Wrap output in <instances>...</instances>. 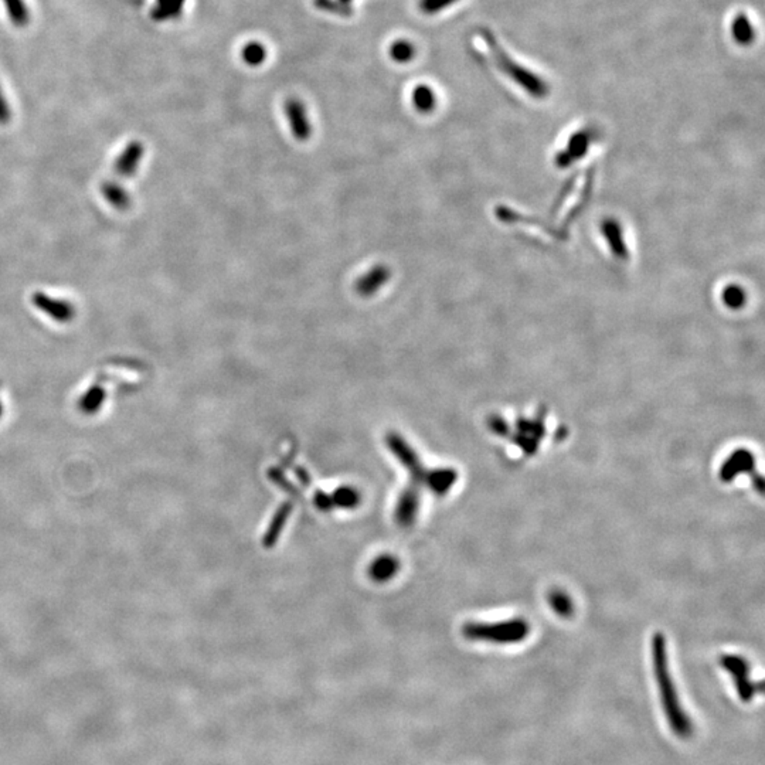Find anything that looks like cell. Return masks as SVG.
Returning a JSON list of instances; mask_svg holds the SVG:
<instances>
[{
	"mask_svg": "<svg viewBox=\"0 0 765 765\" xmlns=\"http://www.w3.org/2000/svg\"><path fill=\"white\" fill-rule=\"evenodd\" d=\"M665 639L658 636L653 643V666H655V676L659 687V693L662 697V706L665 709L666 719L672 727V730L679 737H689L692 734V723L687 717V714L683 712L680 700L677 697V692L675 687V683L672 680L669 665H668V656H666V648H665Z\"/></svg>",
	"mask_w": 765,
	"mask_h": 765,
	"instance_id": "1",
	"label": "cell"
},
{
	"mask_svg": "<svg viewBox=\"0 0 765 765\" xmlns=\"http://www.w3.org/2000/svg\"><path fill=\"white\" fill-rule=\"evenodd\" d=\"M479 34L483 38L492 56V60L505 75H507L513 83H516L520 88H523L529 95L534 98H544L549 94L547 83L533 71L527 70L524 65L515 61L512 56L500 47L490 30L480 28Z\"/></svg>",
	"mask_w": 765,
	"mask_h": 765,
	"instance_id": "2",
	"label": "cell"
},
{
	"mask_svg": "<svg viewBox=\"0 0 765 765\" xmlns=\"http://www.w3.org/2000/svg\"><path fill=\"white\" fill-rule=\"evenodd\" d=\"M469 639L490 640V642H517L527 633L526 622L510 621L495 625H469L465 629Z\"/></svg>",
	"mask_w": 765,
	"mask_h": 765,
	"instance_id": "3",
	"label": "cell"
},
{
	"mask_svg": "<svg viewBox=\"0 0 765 765\" xmlns=\"http://www.w3.org/2000/svg\"><path fill=\"white\" fill-rule=\"evenodd\" d=\"M391 275L393 273L389 265L377 264L354 281L353 291L360 298H373L380 290L384 288V285L390 281Z\"/></svg>",
	"mask_w": 765,
	"mask_h": 765,
	"instance_id": "4",
	"label": "cell"
},
{
	"mask_svg": "<svg viewBox=\"0 0 765 765\" xmlns=\"http://www.w3.org/2000/svg\"><path fill=\"white\" fill-rule=\"evenodd\" d=\"M284 112H285V117H287V121H288V125L294 138L300 142L309 141L313 130L307 118L305 104L301 100L291 97L285 101Z\"/></svg>",
	"mask_w": 765,
	"mask_h": 765,
	"instance_id": "5",
	"label": "cell"
},
{
	"mask_svg": "<svg viewBox=\"0 0 765 765\" xmlns=\"http://www.w3.org/2000/svg\"><path fill=\"white\" fill-rule=\"evenodd\" d=\"M144 153H145V148L141 142L138 141H134V142H130L125 149L121 152V154L117 157L115 163H114V180L122 183L124 179H130L132 177L141 162H142V157H144Z\"/></svg>",
	"mask_w": 765,
	"mask_h": 765,
	"instance_id": "6",
	"label": "cell"
},
{
	"mask_svg": "<svg viewBox=\"0 0 765 765\" xmlns=\"http://www.w3.org/2000/svg\"><path fill=\"white\" fill-rule=\"evenodd\" d=\"M31 301L38 310H41L43 313H46L50 319L56 322L67 323L73 320L75 316V307L65 300L53 298L44 292H36Z\"/></svg>",
	"mask_w": 765,
	"mask_h": 765,
	"instance_id": "7",
	"label": "cell"
},
{
	"mask_svg": "<svg viewBox=\"0 0 765 765\" xmlns=\"http://www.w3.org/2000/svg\"><path fill=\"white\" fill-rule=\"evenodd\" d=\"M724 665L727 668V670L730 673H733L734 679H736V686L739 689V693H740V697L743 700H751V697L754 696V686L753 683L750 682L749 679V666L746 665L744 660L736 658V656H732V658H727L724 660Z\"/></svg>",
	"mask_w": 765,
	"mask_h": 765,
	"instance_id": "8",
	"label": "cell"
},
{
	"mask_svg": "<svg viewBox=\"0 0 765 765\" xmlns=\"http://www.w3.org/2000/svg\"><path fill=\"white\" fill-rule=\"evenodd\" d=\"M101 193L104 196V199L117 210H128L131 207V196L130 193L124 189L122 183L114 180V179H110L107 181L102 183L101 186Z\"/></svg>",
	"mask_w": 765,
	"mask_h": 765,
	"instance_id": "9",
	"label": "cell"
},
{
	"mask_svg": "<svg viewBox=\"0 0 765 765\" xmlns=\"http://www.w3.org/2000/svg\"><path fill=\"white\" fill-rule=\"evenodd\" d=\"M733 40L740 46H750L756 38V30L746 13H739L732 23Z\"/></svg>",
	"mask_w": 765,
	"mask_h": 765,
	"instance_id": "10",
	"label": "cell"
},
{
	"mask_svg": "<svg viewBox=\"0 0 765 765\" xmlns=\"http://www.w3.org/2000/svg\"><path fill=\"white\" fill-rule=\"evenodd\" d=\"M411 101L414 108L421 114H430L437 107V95L430 85L420 84L413 90Z\"/></svg>",
	"mask_w": 765,
	"mask_h": 765,
	"instance_id": "11",
	"label": "cell"
},
{
	"mask_svg": "<svg viewBox=\"0 0 765 765\" xmlns=\"http://www.w3.org/2000/svg\"><path fill=\"white\" fill-rule=\"evenodd\" d=\"M416 47L411 41L406 40V38H400V40H396L391 43L390 46V50H389V54L390 57L396 61V63H400V64H406V63H410L414 57H416Z\"/></svg>",
	"mask_w": 765,
	"mask_h": 765,
	"instance_id": "12",
	"label": "cell"
},
{
	"mask_svg": "<svg viewBox=\"0 0 765 765\" xmlns=\"http://www.w3.org/2000/svg\"><path fill=\"white\" fill-rule=\"evenodd\" d=\"M7 14L16 27H24L30 20V11L24 0H3Z\"/></svg>",
	"mask_w": 765,
	"mask_h": 765,
	"instance_id": "13",
	"label": "cell"
},
{
	"mask_svg": "<svg viewBox=\"0 0 765 765\" xmlns=\"http://www.w3.org/2000/svg\"><path fill=\"white\" fill-rule=\"evenodd\" d=\"M241 58L246 64L257 67L267 58V48L260 41H248L241 50Z\"/></svg>",
	"mask_w": 765,
	"mask_h": 765,
	"instance_id": "14",
	"label": "cell"
},
{
	"mask_svg": "<svg viewBox=\"0 0 765 765\" xmlns=\"http://www.w3.org/2000/svg\"><path fill=\"white\" fill-rule=\"evenodd\" d=\"M313 3L319 10L333 13V14H337V16L346 17V16H352V13H353L352 7L349 4L342 3L340 0H315Z\"/></svg>",
	"mask_w": 765,
	"mask_h": 765,
	"instance_id": "15",
	"label": "cell"
},
{
	"mask_svg": "<svg viewBox=\"0 0 765 765\" xmlns=\"http://www.w3.org/2000/svg\"><path fill=\"white\" fill-rule=\"evenodd\" d=\"M459 0H420L418 6L426 14H437L447 7L454 6Z\"/></svg>",
	"mask_w": 765,
	"mask_h": 765,
	"instance_id": "16",
	"label": "cell"
},
{
	"mask_svg": "<svg viewBox=\"0 0 765 765\" xmlns=\"http://www.w3.org/2000/svg\"><path fill=\"white\" fill-rule=\"evenodd\" d=\"M102 400H104V393L100 389L94 387V389H91L88 391L87 397L83 399V408L87 410V411H90V410L94 411V410H97V407L101 404Z\"/></svg>",
	"mask_w": 765,
	"mask_h": 765,
	"instance_id": "17",
	"label": "cell"
},
{
	"mask_svg": "<svg viewBox=\"0 0 765 765\" xmlns=\"http://www.w3.org/2000/svg\"><path fill=\"white\" fill-rule=\"evenodd\" d=\"M570 148L574 153H583L589 148V134L580 132L576 134L570 141Z\"/></svg>",
	"mask_w": 765,
	"mask_h": 765,
	"instance_id": "18",
	"label": "cell"
},
{
	"mask_svg": "<svg viewBox=\"0 0 765 765\" xmlns=\"http://www.w3.org/2000/svg\"><path fill=\"white\" fill-rule=\"evenodd\" d=\"M724 300H726V302L730 306H739L743 302L744 297L742 295V291H740L739 288L732 287V288H729V290L726 291V294H724Z\"/></svg>",
	"mask_w": 765,
	"mask_h": 765,
	"instance_id": "19",
	"label": "cell"
},
{
	"mask_svg": "<svg viewBox=\"0 0 765 765\" xmlns=\"http://www.w3.org/2000/svg\"><path fill=\"white\" fill-rule=\"evenodd\" d=\"M10 118H11V111H10L7 100L4 98L3 93H1V88H0V125L9 124Z\"/></svg>",
	"mask_w": 765,
	"mask_h": 765,
	"instance_id": "20",
	"label": "cell"
},
{
	"mask_svg": "<svg viewBox=\"0 0 765 765\" xmlns=\"http://www.w3.org/2000/svg\"><path fill=\"white\" fill-rule=\"evenodd\" d=\"M340 1H342V3H344V4H349V3L352 1V0H340Z\"/></svg>",
	"mask_w": 765,
	"mask_h": 765,
	"instance_id": "21",
	"label": "cell"
},
{
	"mask_svg": "<svg viewBox=\"0 0 765 765\" xmlns=\"http://www.w3.org/2000/svg\"><path fill=\"white\" fill-rule=\"evenodd\" d=\"M0 413H1V406H0Z\"/></svg>",
	"mask_w": 765,
	"mask_h": 765,
	"instance_id": "22",
	"label": "cell"
}]
</instances>
